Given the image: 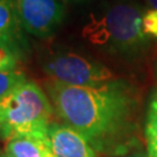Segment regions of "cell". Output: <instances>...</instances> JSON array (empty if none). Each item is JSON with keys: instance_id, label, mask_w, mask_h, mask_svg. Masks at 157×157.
<instances>
[{"instance_id": "cell-1", "label": "cell", "mask_w": 157, "mask_h": 157, "mask_svg": "<svg viewBox=\"0 0 157 157\" xmlns=\"http://www.w3.org/2000/svg\"><path fill=\"white\" fill-rule=\"evenodd\" d=\"M44 89L56 115L95 151L124 154L133 143L137 93L127 80L99 86H69L48 79Z\"/></svg>"}, {"instance_id": "cell-2", "label": "cell", "mask_w": 157, "mask_h": 157, "mask_svg": "<svg viewBox=\"0 0 157 157\" xmlns=\"http://www.w3.org/2000/svg\"><path fill=\"white\" fill-rule=\"evenodd\" d=\"M144 10L136 0H113L98 14H92L83 36L111 56L135 61L144 56L152 44L143 30Z\"/></svg>"}, {"instance_id": "cell-3", "label": "cell", "mask_w": 157, "mask_h": 157, "mask_svg": "<svg viewBox=\"0 0 157 157\" xmlns=\"http://www.w3.org/2000/svg\"><path fill=\"white\" fill-rule=\"evenodd\" d=\"M54 114L48 94L27 79L0 99V137L7 141L34 139L49 144Z\"/></svg>"}, {"instance_id": "cell-4", "label": "cell", "mask_w": 157, "mask_h": 157, "mask_svg": "<svg viewBox=\"0 0 157 157\" xmlns=\"http://www.w3.org/2000/svg\"><path fill=\"white\" fill-rule=\"evenodd\" d=\"M42 69L50 80L69 86H99L114 79L102 63L75 51H58L45 58Z\"/></svg>"}, {"instance_id": "cell-5", "label": "cell", "mask_w": 157, "mask_h": 157, "mask_svg": "<svg viewBox=\"0 0 157 157\" xmlns=\"http://www.w3.org/2000/svg\"><path fill=\"white\" fill-rule=\"evenodd\" d=\"M23 32L47 39L57 32L65 15L63 0H12Z\"/></svg>"}, {"instance_id": "cell-6", "label": "cell", "mask_w": 157, "mask_h": 157, "mask_svg": "<svg viewBox=\"0 0 157 157\" xmlns=\"http://www.w3.org/2000/svg\"><path fill=\"white\" fill-rule=\"evenodd\" d=\"M49 144L55 157H97L89 141L65 124H50Z\"/></svg>"}, {"instance_id": "cell-7", "label": "cell", "mask_w": 157, "mask_h": 157, "mask_svg": "<svg viewBox=\"0 0 157 157\" xmlns=\"http://www.w3.org/2000/svg\"><path fill=\"white\" fill-rule=\"evenodd\" d=\"M0 43L27 52L28 41L17 22L12 0H0Z\"/></svg>"}, {"instance_id": "cell-8", "label": "cell", "mask_w": 157, "mask_h": 157, "mask_svg": "<svg viewBox=\"0 0 157 157\" xmlns=\"http://www.w3.org/2000/svg\"><path fill=\"white\" fill-rule=\"evenodd\" d=\"M6 152L12 157H55L48 143L34 139H14L8 141Z\"/></svg>"}, {"instance_id": "cell-9", "label": "cell", "mask_w": 157, "mask_h": 157, "mask_svg": "<svg viewBox=\"0 0 157 157\" xmlns=\"http://www.w3.org/2000/svg\"><path fill=\"white\" fill-rule=\"evenodd\" d=\"M144 137L147 154L149 157H157V90L151 94L147 109Z\"/></svg>"}, {"instance_id": "cell-10", "label": "cell", "mask_w": 157, "mask_h": 157, "mask_svg": "<svg viewBox=\"0 0 157 157\" xmlns=\"http://www.w3.org/2000/svg\"><path fill=\"white\" fill-rule=\"evenodd\" d=\"M27 52L12 45L0 43V72L17 70V65Z\"/></svg>"}, {"instance_id": "cell-11", "label": "cell", "mask_w": 157, "mask_h": 157, "mask_svg": "<svg viewBox=\"0 0 157 157\" xmlns=\"http://www.w3.org/2000/svg\"><path fill=\"white\" fill-rule=\"evenodd\" d=\"M25 80H27V77L20 70L0 72V99H2Z\"/></svg>"}, {"instance_id": "cell-12", "label": "cell", "mask_w": 157, "mask_h": 157, "mask_svg": "<svg viewBox=\"0 0 157 157\" xmlns=\"http://www.w3.org/2000/svg\"><path fill=\"white\" fill-rule=\"evenodd\" d=\"M142 27L150 39H157V10H147L142 17Z\"/></svg>"}, {"instance_id": "cell-13", "label": "cell", "mask_w": 157, "mask_h": 157, "mask_svg": "<svg viewBox=\"0 0 157 157\" xmlns=\"http://www.w3.org/2000/svg\"><path fill=\"white\" fill-rule=\"evenodd\" d=\"M119 157H149V155L144 151H140V150H134V151H127L124 154H121Z\"/></svg>"}, {"instance_id": "cell-14", "label": "cell", "mask_w": 157, "mask_h": 157, "mask_svg": "<svg viewBox=\"0 0 157 157\" xmlns=\"http://www.w3.org/2000/svg\"><path fill=\"white\" fill-rule=\"evenodd\" d=\"M148 6H150L152 10H157V0H144Z\"/></svg>"}, {"instance_id": "cell-15", "label": "cell", "mask_w": 157, "mask_h": 157, "mask_svg": "<svg viewBox=\"0 0 157 157\" xmlns=\"http://www.w3.org/2000/svg\"><path fill=\"white\" fill-rule=\"evenodd\" d=\"M71 1H75V2H87V1H91V0H71Z\"/></svg>"}, {"instance_id": "cell-16", "label": "cell", "mask_w": 157, "mask_h": 157, "mask_svg": "<svg viewBox=\"0 0 157 157\" xmlns=\"http://www.w3.org/2000/svg\"><path fill=\"white\" fill-rule=\"evenodd\" d=\"M155 75H156V78H157V62L155 64Z\"/></svg>"}, {"instance_id": "cell-17", "label": "cell", "mask_w": 157, "mask_h": 157, "mask_svg": "<svg viewBox=\"0 0 157 157\" xmlns=\"http://www.w3.org/2000/svg\"><path fill=\"white\" fill-rule=\"evenodd\" d=\"M1 157H12V156H11V155H8V154L6 152V154H4V155H2Z\"/></svg>"}]
</instances>
